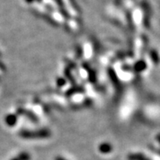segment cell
Returning a JSON list of instances; mask_svg holds the SVG:
<instances>
[{"label":"cell","mask_w":160,"mask_h":160,"mask_svg":"<svg viewBox=\"0 0 160 160\" xmlns=\"http://www.w3.org/2000/svg\"><path fill=\"white\" fill-rule=\"evenodd\" d=\"M51 135L50 131L47 129H42L36 132H30V131H25L21 133V136L24 138L28 139H42V138H47Z\"/></svg>","instance_id":"6da1fadb"},{"label":"cell","mask_w":160,"mask_h":160,"mask_svg":"<svg viewBox=\"0 0 160 160\" xmlns=\"http://www.w3.org/2000/svg\"><path fill=\"white\" fill-rule=\"evenodd\" d=\"M112 147L110 144L108 143H103L101 144L99 146V150L102 153H109V152L111 151Z\"/></svg>","instance_id":"7a4b0ae2"},{"label":"cell","mask_w":160,"mask_h":160,"mask_svg":"<svg viewBox=\"0 0 160 160\" xmlns=\"http://www.w3.org/2000/svg\"><path fill=\"white\" fill-rule=\"evenodd\" d=\"M145 68H146V64L144 61H139L135 65V70L137 71H142Z\"/></svg>","instance_id":"3957f363"},{"label":"cell","mask_w":160,"mask_h":160,"mask_svg":"<svg viewBox=\"0 0 160 160\" xmlns=\"http://www.w3.org/2000/svg\"><path fill=\"white\" fill-rule=\"evenodd\" d=\"M8 124L9 125H14L17 122V118H16V116L14 115H9L8 117Z\"/></svg>","instance_id":"277c9868"},{"label":"cell","mask_w":160,"mask_h":160,"mask_svg":"<svg viewBox=\"0 0 160 160\" xmlns=\"http://www.w3.org/2000/svg\"><path fill=\"white\" fill-rule=\"evenodd\" d=\"M60 83H62V85H64V83H65V81H64L63 79H61L58 81V85H60Z\"/></svg>","instance_id":"5b68a950"},{"label":"cell","mask_w":160,"mask_h":160,"mask_svg":"<svg viewBox=\"0 0 160 160\" xmlns=\"http://www.w3.org/2000/svg\"><path fill=\"white\" fill-rule=\"evenodd\" d=\"M57 160H64L63 158H57Z\"/></svg>","instance_id":"8992f818"},{"label":"cell","mask_w":160,"mask_h":160,"mask_svg":"<svg viewBox=\"0 0 160 160\" xmlns=\"http://www.w3.org/2000/svg\"><path fill=\"white\" fill-rule=\"evenodd\" d=\"M158 141H160V136H158Z\"/></svg>","instance_id":"52a82bcc"}]
</instances>
